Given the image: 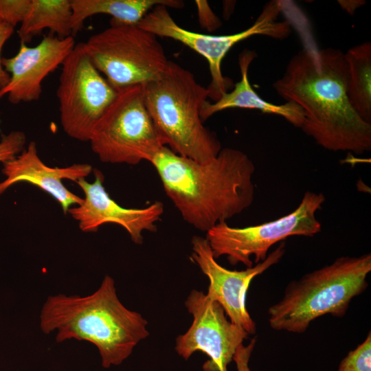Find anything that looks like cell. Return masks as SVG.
<instances>
[{"mask_svg": "<svg viewBox=\"0 0 371 371\" xmlns=\"http://www.w3.org/2000/svg\"><path fill=\"white\" fill-rule=\"evenodd\" d=\"M346 85L344 53L327 47L298 52L273 87L286 102L302 108L300 128L318 145L361 155L371 150V124L351 106Z\"/></svg>", "mask_w": 371, "mask_h": 371, "instance_id": "1", "label": "cell"}, {"mask_svg": "<svg viewBox=\"0 0 371 371\" xmlns=\"http://www.w3.org/2000/svg\"><path fill=\"white\" fill-rule=\"evenodd\" d=\"M256 57L254 51L245 49L239 56L241 79L229 93H225L217 101H206L201 110L204 122L214 113L231 108L257 109L262 113L282 117L292 125L300 128L304 121V111L297 104L286 102L275 104L265 101L251 87L248 78L249 67Z\"/></svg>", "mask_w": 371, "mask_h": 371, "instance_id": "16", "label": "cell"}, {"mask_svg": "<svg viewBox=\"0 0 371 371\" xmlns=\"http://www.w3.org/2000/svg\"><path fill=\"white\" fill-rule=\"evenodd\" d=\"M25 134L19 131H14L3 135L0 141V161L3 164L13 159L25 148Z\"/></svg>", "mask_w": 371, "mask_h": 371, "instance_id": "22", "label": "cell"}, {"mask_svg": "<svg viewBox=\"0 0 371 371\" xmlns=\"http://www.w3.org/2000/svg\"><path fill=\"white\" fill-rule=\"evenodd\" d=\"M325 201L322 193L307 191L297 207L272 221L245 227H233L220 223L206 232L215 259L226 256L232 265L242 263L253 267L251 257L258 264L265 260L276 243L292 236H313L321 231L316 212Z\"/></svg>", "mask_w": 371, "mask_h": 371, "instance_id": "9", "label": "cell"}, {"mask_svg": "<svg viewBox=\"0 0 371 371\" xmlns=\"http://www.w3.org/2000/svg\"><path fill=\"white\" fill-rule=\"evenodd\" d=\"M282 9V3L280 1H270L265 5L249 27L229 35H208L184 29L175 21L168 8L164 5L154 7L137 25L157 36L179 41L203 56L209 64L212 77L207 87L209 98L216 102L227 92L229 80L222 74L221 63L234 45L254 35L283 40L291 34V22L278 20Z\"/></svg>", "mask_w": 371, "mask_h": 371, "instance_id": "8", "label": "cell"}, {"mask_svg": "<svg viewBox=\"0 0 371 371\" xmlns=\"http://www.w3.org/2000/svg\"><path fill=\"white\" fill-rule=\"evenodd\" d=\"M147 324L140 313L123 305L115 281L108 275L89 295L49 296L39 315L41 331L47 335L56 332L57 342L76 339L93 344L104 368L121 364L131 355L149 335Z\"/></svg>", "mask_w": 371, "mask_h": 371, "instance_id": "3", "label": "cell"}, {"mask_svg": "<svg viewBox=\"0 0 371 371\" xmlns=\"http://www.w3.org/2000/svg\"><path fill=\"white\" fill-rule=\"evenodd\" d=\"M254 346V344L250 343L247 347L242 346L238 350L234 359L237 363L238 371H249L247 363Z\"/></svg>", "mask_w": 371, "mask_h": 371, "instance_id": "25", "label": "cell"}, {"mask_svg": "<svg viewBox=\"0 0 371 371\" xmlns=\"http://www.w3.org/2000/svg\"><path fill=\"white\" fill-rule=\"evenodd\" d=\"M150 163L183 219L198 230L207 232L253 203L255 166L241 150L225 148L200 163L164 146Z\"/></svg>", "mask_w": 371, "mask_h": 371, "instance_id": "2", "label": "cell"}, {"mask_svg": "<svg viewBox=\"0 0 371 371\" xmlns=\"http://www.w3.org/2000/svg\"><path fill=\"white\" fill-rule=\"evenodd\" d=\"M14 29L12 26L0 21V89L8 84L10 78L2 65L1 50L5 43L12 36Z\"/></svg>", "mask_w": 371, "mask_h": 371, "instance_id": "24", "label": "cell"}, {"mask_svg": "<svg viewBox=\"0 0 371 371\" xmlns=\"http://www.w3.org/2000/svg\"><path fill=\"white\" fill-rule=\"evenodd\" d=\"M75 45L72 36L60 38L52 34L44 36L34 47L21 43L15 56L2 58V65L10 78L0 89V98L7 95L14 104L38 100L44 79L63 65Z\"/></svg>", "mask_w": 371, "mask_h": 371, "instance_id": "14", "label": "cell"}, {"mask_svg": "<svg viewBox=\"0 0 371 371\" xmlns=\"http://www.w3.org/2000/svg\"><path fill=\"white\" fill-rule=\"evenodd\" d=\"M56 93L63 131L74 139L89 142L117 91L94 66L84 43H79L62 65Z\"/></svg>", "mask_w": 371, "mask_h": 371, "instance_id": "10", "label": "cell"}, {"mask_svg": "<svg viewBox=\"0 0 371 371\" xmlns=\"http://www.w3.org/2000/svg\"><path fill=\"white\" fill-rule=\"evenodd\" d=\"M117 91L93 130L91 148L104 163L150 162L164 146L146 107L143 85Z\"/></svg>", "mask_w": 371, "mask_h": 371, "instance_id": "7", "label": "cell"}, {"mask_svg": "<svg viewBox=\"0 0 371 371\" xmlns=\"http://www.w3.org/2000/svg\"><path fill=\"white\" fill-rule=\"evenodd\" d=\"M344 57L348 100L357 114L371 124V43L350 48Z\"/></svg>", "mask_w": 371, "mask_h": 371, "instance_id": "19", "label": "cell"}, {"mask_svg": "<svg viewBox=\"0 0 371 371\" xmlns=\"http://www.w3.org/2000/svg\"><path fill=\"white\" fill-rule=\"evenodd\" d=\"M95 180L89 183L82 178L76 183L82 189L85 198L80 205L67 210L84 232H93L106 223L122 226L135 244L143 243L144 232L157 231L156 223L164 213V205L155 201L145 207L126 208L111 198L103 185L104 175L93 170Z\"/></svg>", "mask_w": 371, "mask_h": 371, "instance_id": "13", "label": "cell"}, {"mask_svg": "<svg viewBox=\"0 0 371 371\" xmlns=\"http://www.w3.org/2000/svg\"><path fill=\"white\" fill-rule=\"evenodd\" d=\"M30 3L31 0H0V21L14 27L25 19Z\"/></svg>", "mask_w": 371, "mask_h": 371, "instance_id": "21", "label": "cell"}, {"mask_svg": "<svg viewBox=\"0 0 371 371\" xmlns=\"http://www.w3.org/2000/svg\"><path fill=\"white\" fill-rule=\"evenodd\" d=\"M185 305L193 322L177 338V352L188 359L194 352H203L209 357L204 371H227V365L249 335L231 322L223 307L203 292L192 290Z\"/></svg>", "mask_w": 371, "mask_h": 371, "instance_id": "11", "label": "cell"}, {"mask_svg": "<svg viewBox=\"0 0 371 371\" xmlns=\"http://www.w3.org/2000/svg\"><path fill=\"white\" fill-rule=\"evenodd\" d=\"M201 24L209 30H214L221 25L220 19L214 14L205 1H196Z\"/></svg>", "mask_w": 371, "mask_h": 371, "instance_id": "23", "label": "cell"}, {"mask_svg": "<svg viewBox=\"0 0 371 371\" xmlns=\"http://www.w3.org/2000/svg\"><path fill=\"white\" fill-rule=\"evenodd\" d=\"M371 254L341 256L331 264L308 273L286 286L282 298L268 309L276 330L302 333L317 318L341 317L352 300L368 287Z\"/></svg>", "mask_w": 371, "mask_h": 371, "instance_id": "5", "label": "cell"}, {"mask_svg": "<svg viewBox=\"0 0 371 371\" xmlns=\"http://www.w3.org/2000/svg\"><path fill=\"white\" fill-rule=\"evenodd\" d=\"M192 249L190 259L210 280L207 295L223 307L231 322L248 335L255 334L256 323L246 307L247 293L255 277L277 264L283 257L284 242H282L265 260L243 271H232L220 265L214 258L205 238L193 236Z\"/></svg>", "mask_w": 371, "mask_h": 371, "instance_id": "12", "label": "cell"}, {"mask_svg": "<svg viewBox=\"0 0 371 371\" xmlns=\"http://www.w3.org/2000/svg\"><path fill=\"white\" fill-rule=\"evenodd\" d=\"M143 87L146 107L164 146L200 163L218 155L221 144L201 117L209 91L189 70L169 60L161 76Z\"/></svg>", "mask_w": 371, "mask_h": 371, "instance_id": "4", "label": "cell"}, {"mask_svg": "<svg viewBox=\"0 0 371 371\" xmlns=\"http://www.w3.org/2000/svg\"><path fill=\"white\" fill-rule=\"evenodd\" d=\"M71 4L73 36L82 30L87 18L95 14H108L119 22L138 24L156 5L178 9L184 6L179 0H71Z\"/></svg>", "mask_w": 371, "mask_h": 371, "instance_id": "17", "label": "cell"}, {"mask_svg": "<svg viewBox=\"0 0 371 371\" xmlns=\"http://www.w3.org/2000/svg\"><path fill=\"white\" fill-rule=\"evenodd\" d=\"M71 16L70 0H31L17 32L21 43L26 44L45 29L60 38L72 36Z\"/></svg>", "mask_w": 371, "mask_h": 371, "instance_id": "18", "label": "cell"}, {"mask_svg": "<svg viewBox=\"0 0 371 371\" xmlns=\"http://www.w3.org/2000/svg\"><path fill=\"white\" fill-rule=\"evenodd\" d=\"M338 2L341 8L346 10L350 14H352L357 8L366 3V1L361 0L338 1Z\"/></svg>", "mask_w": 371, "mask_h": 371, "instance_id": "26", "label": "cell"}, {"mask_svg": "<svg viewBox=\"0 0 371 371\" xmlns=\"http://www.w3.org/2000/svg\"><path fill=\"white\" fill-rule=\"evenodd\" d=\"M108 28L84 43L96 69L116 90L159 78L168 60L154 34L137 24L111 19Z\"/></svg>", "mask_w": 371, "mask_h": 371, "instance_id": "6", "label": "cell"}, {"mask_svg": "<svg viewBox=\"0 0 371 371\" xmlns=\"http://www.w3.org/2000/svg\"><path fill=\"white\" fill-rule=\"evenodd\" d=\"M93 168L88 164H74L65 168H52L40 159L35 142L13 159L3 164L2 172L5 179L0 182V195L19 182H27L37 186L54 197L65 214L73 205H80L83 198L69 191L63 179L76 181L91 174Z\"/></svg>", "mask_w": 371, "mask_h": 371, "instance_id": "15", "label": "cell"}, {"mask_svg": "<svg viewBox=\"0 0 371 371\" xmlns=\"http://www.w3.org/2000/svg\"><path fill=\"white\" fill-rule=\"evenodd\" d=\"M337 371H371V334L341 360Z\"/></svg>", "mask_w": 371, "mask_h": 371, "instance_id": "20", "label": "cell"}]
</instances>
